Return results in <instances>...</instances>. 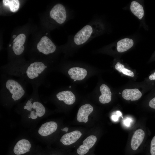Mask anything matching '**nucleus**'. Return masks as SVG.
Wrapping results in <instances>:
<instances>
[{
	"label": "nucleus",
	"instance_id": "5701e85b",
	"mask_svg": "<svg viewBox=\"0 0 155 155\" xmlns=\"http://www.w3.org/2000/svg\"><path fill=\"white\" fill-rule=\"evenodd\" d=\"M115 69L120 73L122 72V70L125 68L124 65L119 62H118L115 66Z\"/></svg>",
	"mask_w": 155,
	"mask_h": 155
},
{
	"label": "nucleus",
	"instance_id": "20e7f679",
	"mask_svg": "<svg viewBox=\"0 0 155 155\" xmlns=\"http://www.w3.org/2000/svg\"><path fill=\"white\" fill-rule=\"evenodd\" d=\"M51 17L59 24H63L66 18V11L63 5L58 3L55 5L50 11Z\"/></svg>",
	"mask_w": 155,
	"mask_h": 155
},
{
	"label": "nucleus",
	"instance_id": "f03ea898",
	"mask_svg": "<svg viewBox=\"0 0 155 155\" xmlns=\"http://www.w3.org/2000/svg\"><path fill=\"white\" fill-rule=\"evenodd\" d=\"M0 95L5 99L18 101L26 94L24 82L3 74L1 81Z\"/></svg>",
	"mask_w": 155,
	"mask_h": 155
},
{
	"label": "nucleus",
	"instance_id": "2eb2a0df",
	"mask_svg": "<svg viewBox=\"0 0 155 155\" xmlns=\"http://www.w3.org/2000/svg\"><path fill=\"white\" fill-rule=\"evenodd\" d=\"M100 90L101 95L99 98L100 102L102 104L109 102L111 100L112 95L109 88L106 85L102 84L100 87Z\"/></svg>",
	"mask_w": 155,
	"mask_h": 155
},
{
	"label": "nucleus",
	"instance_id": "423d86ee",
	"mask_svg": "<svg viewBox=\"0 0 155 155\" xmlns=\"http://www.w3.org/2000/svg\"><path fill=\"white\" fill-rule=\"evenodd\" d=\"M31 145L27 140L23 139L19 140L16 144L13 152L16 155H21L30 152Z\"/></svg>",
	"mask_w": 155,
	"mask_h": 155
},
{
	"label": "nucleus",
	"instance_id": "4be33fe9",
	"mask_svg": "<svg viewBox=\"0 0 155 155\" xmlns=\"http://www.w3.org/2000/svg\"><path fill=\"white\" fill-rule=\"evenodd\" d=\"M121 73L128 76L132 77L134 76V73L132 71L125 68H124L122 70Z\"/></svg>",
	"mask_w": 155,
	"mask_h": 155
},
{
	"label": "nucleus",
	"instance_id": "b1692460",
	"mask_svg": "<svg viewBox=\"0 0 155 155\" xmlns=\"http://www.w3.org/2000/svg\"><path fill=\"white\" fill-rule=\"evenodd\" d=\"M32 119H36L38 116L36 111H32L30 112V116Z\"/></svg>",
	"mask_w": 155,
	"mask_h": 155
},
{
	"label": "nucleus",
	"instance_id": "c756f323",
	"mask_svg": "<svg viewBox=\"0 0 155 155\" xmlns=\"http://www.w3.org/2000/svg\"><path fill=\"white\" fill-rule=\"evenodd\" d=\"M61 130L62 131H65V132H67L68 131V128L67 127H65L63 129H62Z\"/></svg>",
	"mask_w": 155,
	"mask_h": 155
},
{
	"label": "nucleus",
	"instance_id": "9b49d317",
	"mask_svg": "<svg viewBox=\"0 0 155 155\" xmlns=\"http://www.w3.org/2000/svg\"><path fill=\"white\" fill-rule=\"evenodd\" d=\"M141 92L137 88L126 89L122 93L123 98L127 100L135 101L139 99L142 96Z\"/></svg>",
	"mask_w": 155,
	"mask_h": 155
},
{
	"label": "nucleus",
	"instance_id": "0eeeda50",
	"mask_svg": "<svg viewBox=\"0 0 155 155\" xmlns=\"http://www.w3.org/2000/svg\"><path fill=\"white\" fill-rule=\"evenodd\" d=\"M26 38L25 35L24 34H21L14 39L12 48L16 55H20L23 52L24 49L23 44L25 43Z\"/></svg>",
	"mask_w": 155,
	"mask_h": 155
},
{
	"label": "nucleus",
	"instance_id": "c85d7f7f",
	"mask_svg": "<svg viewBox=\"0 0 155 155\" xmlns=\"http://www.w3.org/2000/svg\"><path fill=\"white\" fill-rule=\"evenodd\" d=\"M117 115L119 117L121 116L122 115V113L121 112L119 111H117L116 112Z\"/></svg>",
	"mask_w": 155,
	"mask_h": 155
},
{
	"label": "nucleus",
	"instance_id": "473e14b6",
	"mask_svg": "<svg viewBox=\"0 0 155 155\" xmlns=\"http://www.w3.org/2000/svg\"><path fill=\"white\" fill-rule=\"evenodd\" d=\"M76 80H74V81H75Z\"/></svg>",
	"mask_w": 155,
	"mask_h": 155
},
{
	"label": "nucleus",
	"instance_id": "a878e982",
	"mask_svg": "<svg viewBox=\"0 0 155 155\" xmlns=\"http://www.w3.org/2000/svg\"><path fill=\"white\" fill-rule=\"evenodd\" d=\"M131 121L132 120L131 119L127 118L124 120V123L126 126L129 127L130 126Z\"/></svg>",
	"mask_w": 155,
	"mask_h": 155
},
{
	"label": "nucleus",
	"instance_id": "7c9ffc66",
	"mask_svg": "<svg viewBox=\"0 0 155 155\" xmlns=\"http://www.w3.org/2000/svg\"><path fill=\"white\" fill-rule=\"evenodd\" d=\"M16 37V35H14L13 36V38H15Z\"/></svg>",
	"mask_w": 155,
	"mask_h": 155
},
{
	"label": "nucleus",
	"instance_id": "dca6fc26",
	"mask_svg": "<svg viewBox=\"0 0 155 155\" xmlns=\"http://www.w3.org/2000/svg\"><path fill=\"white\" fill-rule=\"evenodd\" d=\"M132 39L125 38L119 40L117 42V49L119 53L126 51L131 48L133 45Z\"/></svg>",
	"mask_w": 155,
	"mask_h": 155
},
{
	"label": "nucleus",
	"instance_id": "7ed1b4c3",
	"mask_svg": "<svg viewBox=\"0 0 155 155\" xmlns=\"http://www.w3.org/2000/svg\"><path fill=\"white\" fill-rule=\"evenodd\" d=\"M38 51L44 55H48L54 53L56 46L50 39L46 36L42 37L37 44Z\"/></svg>",
	"mask_w": 155,
	"mask_h": 155
},
{
	"label": "nucleus",
	"instance_id": "f257e3e1",
	"mask_svg": "<svg viewBox=\"0 0 155 155\" xmlns=\"http://www.w3.org/2000/svg\"><path fill=\"white\" fill-rule=\"evenodd\" d=\"M47 66L42 62L36 61L28 64L10 66L1 70L4 74L17 77L30 84L33 89H38L45 82Z\"/></svg>",
	"mask_w": 155,
	"mask_h": 155
},
{
	"label": "nucleus",
	"instance_id": "4468645a",
	"mask_svg": "<svg viewBox=\"0 0 155 155\" xmlns=\"http://www.w3.org/2000/svg\"><path fill=\"white\" fill-rule=\"evenodd\" d=\"M87 72L86 70L79 67H74L70 68L68 73L72 79L76 80H81L86 76Z\"/></svg>",
	"mask_w": 155,
	"mask_h": 155
},
{
	"label": "nucleus",
	"instance_id": "aec40b11",
	"mask_svg": "<svg viewBox=\"0 0 155 155\" xmlns=\"http://www.w3.org/2000/svg\"><path fill=\"white\" fill-rule=\"evenodd\" d=\"M88 148L86 145L82 144L80 145L77 150V152L80 155H84L89 151Z\"/></svg>",
	"mask_w": 155,
	"mask_h": 155
},
{
	"label": "nucleus",
	"instance_id": "2f4dec72",
	"mask_svg": "<svg viewBox=\"0 0 155 155\" xmlns=\"http://www.w3.org/2000/svg\"><path fill=\"white\" fill-rule=\"evenodd\" d=\"M11 46V44H9V46Z\"/></svg>",
	"mask_w": 155,
	"mask_h": 155
},
{
	"label": "nucleus",
	"instance_id": "f8f14e48",
	"mask_svg": "<svg viewBox=\"0 0 155 155\" xmlns=\"http://www.w3.org/2000/svg\"><path fill=\"white\" fill-rule=\"evenodd\" d=\"M57 98L59 101H62L66 104L71 105L75 102V97L71 91L65 90L58 93L56 95Z\"/></svg>",
	"mask_w": 155,
	"mask_h": 155
},
{
	"label": "nucleus",
	"instance_id": "1a4fd4ad",
	"mask_svg": "<svg viewBox=\"0 0 155 155\" xmlns=\"http://www.w3.org/2000/svg\"><path fill=\"white\" fill-rule=\"evenodd\" d=\"M82 135V133L80 131H74L63 135L60 141L65 145H69L75 142Z\"/></svg>",
	"mask_w": 155,
	"mask_h": 155
},
{
	"label": "nucleus",
	"instance_id": "ddd939ff",
	"mask_svg": "<svg viewBox=\"0 0 155 155\" xmlns=\"http://www.w3.org/2000/svg\"><path fill=\"white\" fill-rule=\"evenodd\" d=\"M145 136V133L142 129L136 130L133 134L131 141V145L133 150H136L142 143Z\"/></svg>",
	"mask_w": 155,
	"mask_h": 155
},
{
	"label": "nucleus",
	"instance_id": "f704fd0d",
	"mask_svg": "<svg viewBox=\"0 0 155 155\" xmlns=\"http://www.w3.org/2000/svg\"><path fill=\"white\" fill-rule=\"evenodd\" d=\"M119 93V94H121V93Z\"/></svg>",
	"mask_w": 155,
	"mask_h": 155
},
{
	"label": "nucleus",
	"instance_id": "bb28decb",
	"mask_svg": "<svg viewBox=\"0 0 155 155\" xmlns=\"http://www.w3.org/2000/svg\"><path fill=\"white\" fill-rule=\"evenodd\" d=\"M119 117L117 115H113L112 116L111 118L113 121H118Z\"/></svg>",
	"mask_w": 155,
	"mask_h": 155
},
{
	"label": "nucleus",
	"instance_id": "393cba45",
	"mask_svg": "<svg viewBox=\"0 0 155 155\" xmlns=\"http://www.w3.org/2000/svg\"><path fill=\"white\" fill-rule=\"evenodd\" d=\"M149 105L151 108L155 109V97L150 101Z\"/></svg>",
	"mask_w": 155,
	"mask_h": 155
},
{
	"label": "nucleus",
	"instance_id": "cd10ccee",
	"mask_svg": "<svg viewBox=\"0 0 155 155\" xmlns=\"http://www.w3.org/2000/svg\"><path fill=\"white\" fill-rule=\"evenodd\" d=\"M149 78L151 80H155V72L149 76Z\"/></svg>",
	"mask_w": 155,
	"mask_h": 155
},
{
	"label": "nucleus",
	"instance_id": "72a5a7b5",
	"mask_svg": "<svg viewBox=\"0 0 155 155\" xmlns=\"http://www.w3.org/2000/svg\"><path fill=\"white\" fill-rule=\"evenodd\" d=\"M54 155V154H52V155Z\"/></svg>",
	"mask_w": 155,
	"mask_h": 155
},
{
	"label": "nucleus",
	"instance_id": "412c9836",
	"mask_svg": "<svg viewBox=\"0 0 155 155\" xmlns=\"http://www.w3.org/2000/svg\"><path fill=\"white\" fill-rule=\"evenodd\" d=\"M150 152L151 155H155V136L151 141Z\"/></svg>",
	"mask_w": 155,
	"mask_h": 155
},
{
	"label": "nucleus",
	"instance_id": "9d476101",
	"mask_svg": "<svg viewBox=\"0 0 155 155\" xmlns=\"http://www.w3.org/2000/svg\"><path fill=\"white\" fill-rule=\"evenodd\" d=\"M57 125L54 121L46 122L42 125L38 130V133L43 136L51 135L57 129Z\"/></svg>",
	"mask_w": 155,
	"mask_h": 155
},
{
	"label": "nucleus",
	"instance_id": "f3484780",
	"mask_svg": "<svg viewBox=\"0 0 155 155\" xmlns=\"http://www.w3.org/2000/svg\"><path fill=\"white\" fill-rule=\"evenodd\" d=\"M130 9L132 13L140 20H141L144 15L143 6L136 1H132L131 3Z\"/></svg>",
	"mask_w": 155,
	"mask_h": 155
},
{
	"label": "nucleus",
	"instance_id": "6ab92c4d",
	"mask_svg": "<svg viewBox=\"0 0 155 155\" xmlns=\"http://www.w3.org/2000/svg\"><path fill=\"white\" fill-rule=\"evenodd\" d=\"M97 138L94 135H91L85 139L83 142V144L87 146L90 149L94 145L97 141Z\"/></svg>",
	"mask_w": 155,
	"mask_h": 155
},
{
	"label": "nucleus",
	"instance_id": "39448f33",
	"mask_svg": "<svg viewBox=\"0 0 155 155\" xmlns=\"http://www.w3.org/2000/svg\"><path fill=\"white\" fill-rule=\"evenodd\" d=\"M93 32L92 26L87 25L83 27L75 35L73 40L77 45L82 44L85 43L90 37Z\"/></svg>",
	"mask_w": 155,
	"mask_h": 155
},
{
	"label": "nucleus",
	"instance_id": "a211bd4d",
	"mask_svg": "<svg viewBox=\"0 0 155 155\" xmlns=\"http://www.w3.org/2000/svg\"><path fill=\"white\" fill-rule=\"evenodd\" d=\"M3 4L9 7L10 10L13 12L17 11L19 7L20 2L18 0H3Z\"/></svg>",
	"mask_w": 155,
	"mask_h": 155
},
{
	"label": "nucleus",
	"instance_id": "6e6552de",
	"mask_svg": "<svg viewBox=\"0 0 155 155\" xmlns=\"http://www.w3.org/2000/svg\"><path fill=\"white\" fill-rule=\"evenodd\" d=\"M93 110L92 106L87 104L81 106L78 111L77 119L79 122L86 123L88 120V117Z\"/></svg>",
	"mask_w": 155,
	"mask_h": 155
}]
</instances>
